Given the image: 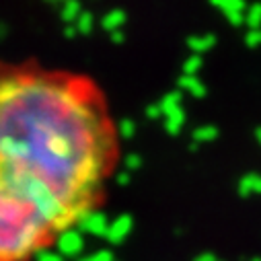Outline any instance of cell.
Instances as JSON below:
<instances>
[{"instance_id": "obj_4", "label": "cell", "mask_w": 261, "mask_h": 261, "mask_svg": "<svg viewBox=\"0 0 261 261\" xmlns=\"http://www.w3.org/2000/svg\"><path fill=\"white\" fill-rule=\"evenodd\" d=\"M245 21L251 29H261V5H253L245 13Z\"/></svg>"}, {"instance_id": "obj_3", "label": "cell", "mask_w": 261, "mask_h": 261, "mask_svg": "<svg viewBox=\"0 0 261 261\" xmlns=\"http://www.w3.org/2000/svg\"><path fill=\"white\" fill-rule=\"evenodd\" d=\"M239 193L243 198H251V195H261V175H245L239 183Z\"/></svg>"}, {"instance_id": "obj_8", "label": "cell", "mask_w": 261, "mask_h": 261, "mask_svg": "<svg viewBox=\"0 0 261 261\" xmlns=\"http://www.w3.org/2000/svg\"><path fill=\"white\" fill-rule=\"evenodd\" d=\"M195 138L198 140H212V138H216V129L214 127H202V129L195 132Z\"/></svg>"}, {"instance_id": "obj_5", "label": "cell", "mask_w": 261, "mask_h": 261, "mask_svg": "<svg viewBox=\"0 0 261 261\" xmlns=\"http://www.w3.org/2000/svg\"><path fill=\"white\" fill-rule=\"evenodd\" d=\"M189 45H191V49H195V51H206V49H210V47L214 45V35L191 37V39H189Z\"/></svg>"}, {"instance_id": "obj_6", "label": "cell", "mask_w": 261, "mask_h": 261, "mask_svg": "<svg viewBox=\"0 0 261 261\" xmlns=\"http://www.w3.org/2000/svg\"><path fill=\"white\" fill-rule=\"evenodd\" d=\"M181 85H183L185 89H189V91H191L195 97H202V95L206 93V89H204V87H202L198 81H195V79H191V76H189V79H183V83H181Z\"/></svg>"}, {"instance_id": "obj_2", "label": "cell", "mask_w": 261, "mask_h": 261, "mask_svg": "<svg viewBox=\"0 0 261 261\" xmlns=\"http://www.w3.org/2000/svg\"><path fill=\"white\" fill-rule=\"evenodd\" d=\"M216 7L224 11V15L232 25H241L245 21V5L241 0H222V3H216Z\"/></svg>"}, {"instance_id": "obj_11", "label": "cell", "mask_w": 261, "mask_h": 261, "mask_svg": "<svg viewBox=\"0 0 261 261\" xmlns=\"http://www.w3.org/2000/svg\"><path fill=\"white\" fill-rule=\"evenodd\" d=\"M255 138H257V142L261 144V127H257V129H255Z\"/></svg>"}, {"instance_id": "obj_9", "label": "cell", "mask_w": 261, "mask_h": 261, "mask_svg": "<svg viewBox=\"0 0 261 261\" xmlns=\"http://www.w3.org/2000/svg\"><path fill=\"white\" fill-rule=\"evenodd\" d=\"M198 66H200V58H191V60H187V64H185L187 74H193L195 70H198Z\"/></svg>"}, {"instance_id": "obj_12", "label": "cell", "mask_w": 261, "mask_h": 261, "mask_svg": "<svg viewBox=\"0 0 261 261\" xmlns=\"http://www.w3.org/2000/svg\"><path fill=\"white\" fill-rule=\"evenodd\" d=\"M255 261H261V259H255Z\"/></svg>"}, {"instance_id": "obj_10", "label": "cell", "mask_w": 261, "mask_h": 261, "mask_svg": "<svg viewBox=\"0 0 261 261\" xmlns=\"http://www.w3.org/2000/svg\"><path fill=\"white\" fill-rule=\"evenodd\" d=\"M198 261H216V259H214V255H202V257H198Z\"/></svg>"}, {"instance_id": "obj_7", "label": "cell", "mask_w": 261, "mask_h": 261, "mask_svg": "<svg viewBox=\"0 0 261 261\" xmlns=\"http://www.w3.org/2000/svg\"><path fill=\"white\" fill-rule=\"evenodd\" d=\"M245 43L249 45V47H259L261 45V29H251L249 33H247V37H245Z\"/></svg>"}, {"instance_id": "obj_1", "label": "cell", "mask_w": 261, "mask_h": 261, "mask_svg": "<svg viewBox=\"0 0 261 261\" xmlns=\"http://www.w3.org/2000/svg\"><path fill=\"white\" fill-rule=\"evenodd\" d=\"M119 134L87 74L0 64V261H33L105 200Z\"/></svg>"}]
</instances>
